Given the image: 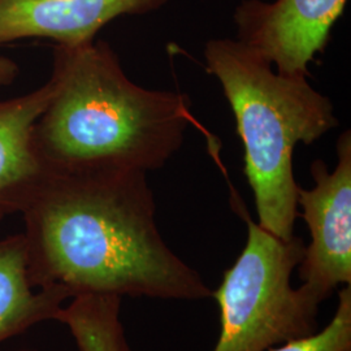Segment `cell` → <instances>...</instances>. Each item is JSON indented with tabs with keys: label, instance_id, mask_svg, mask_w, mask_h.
<instances>
[{
	"label": "cell",
	"instance_id": "cell-11",
	"mask_svg": "<svg viewBox=\"0 0 351 351\" xmlns=\"http://www.w3.org/2000/svg\"><path fill=\"white\" fill-rule=\"evenodd\" d=\"M268 351H351V285L339 290L336 313L323 330Z\"/></svg>",
	"mask_w": 351,
	"mask_h": 351
},
{
	"label": "cell",
	"instance_id": "cell-10",
	"mask_svg": "<svg viewBox=\"0 0 351 351\" xmlns=\"http://www.w3.org/2000/svg\"><path fill=\"white\" fill-rule=\"evenodd\" d=\"M123 298L85 295L72 300L56 322L68 326L78 351H132L121 322Z\"/></svg>",
	"mask_w": 351,
	"mask_h": 351
},
{
	"label": "cell",
	"instance_id": "cell-7",
	"mask_svg": "<svg viewBox=\"0 0 351 351\" xmlns=\"http://www.w3.org/2000/svg\"><path fill=\"white\" fill-rule=\"evenodd\" d=\"M168 0H0V46L42 38L60 46L95 40L111 21L158 11Z\"/></svg>",
	"mask_w": 351,
	"mask_h": 351
},
{
	"label": "cell",
	"instance_id": "cell-14",
	"mask_svg": "<svg viewBox=\"0 0 351 351\" xmlns=\"http://www.w3.org/2000/svg\"><path fill=\"white\" fill-rule=\"evenodd\" d=\"M19 351H36V350H19Z\"/></svg>",
	"mask_w": 351,
	"mask_h": 351
},
{
	"label": "cell",
	"instance_id": "cell-3",
	"mask_svg": "<svg viewBox=\"0 0 351 351\" xmlns=\"http://www.w3.org/2000/svg\"><path fill=\"white\" fill-rule=\"evenodd\" d=\"M204 59L236 119L258 224L289 241L300 216L294 150L298 143L311 145L339 125L335 107L306 77L277 73L239 39L208 40Z\"/></svg>",
	"mask_w": 351,
	"mask_h": 351
},
{
	"label": "cell",
	"instance_id": "cell-4",
	"mask_svg": "<svg viewBox=\"0 0 351 351\" xmlns=\"http://www.w3.org/2000/svg\"><path fill=\"white\" fill-rule=\"evenodd\" d=\"M246 221V245L213 293L221 326L213 351H268L317 332L322 302L304 285L291 287L302 239H278Z\"/></svg>",
	"mask_w": 351,
	"mask_h": 351
},
{
	"label": "cell",
	"instance_id": "cell-2",
	"mask_svg": "<svg viewBox=\"0 0 351 351\" xmlns=\"http://www.w3.org/2000/svg\"><path fill=\"white\" fill-rule=\"evenodd\" d=\"M52 95L32 130L45 171L120 168L150 172L182 146L188 97L142 88L104 40L53 49Z\"/></svg>",
	"mask_w": 351,
	"mask_h": 351
},
{
	"label": "cell",
	"instance_id": "cell-9",
	"mask_svg": "<svg viewBox=\"0 0 351 351\" xmlns=\"http://www.w3.org/2000/svg\"><path fill=\"white\" fill-rule=\"evenodd\" d=\"M66 300L59 290L32 284L24 233L0 239V345L39 323L56 320Z\"/></svg>",
	"mask_w": 351,
	"mask_h": 351
},
{
	"label": "cell",
	"instance_id": "cell-1",
	"mask_svg": "<svg viewBox=\"0 0 351 351\" xmlns=\"http://www.w3.org/2000/svg\"><path fill=\"white\" fill-rule=\"evenodd\" d=\"M146 175L120 168L46 171L20 213L32 284L68 300L213 298L201 275L162 237Z\"/></svg>",
	"mask_w": 351,
	"mask_h": 351
},
{
	"label": "cell",
	"instance_id": "cell-8",
	"mask_svg": "<svg viewBox=\"0 0 351 351\" xmlns=\"http://www.w3.org/2000/svg\"><path fill=\"white\" fill-rule=\"evenodd\" d=\"M52 95L50 80L34 91L0 101V211L21 213L46 171L32 143V130Z\"/></svg>",
	"mask_w": 351,
	"mask_h": 351
},
{
	"label": "cell",
	"instance_id": "cell-5",
	"mask_svg": "<svg viewBox=\"0 0 351 351\" xmlns=\"http://www.w3.org/2000/svg\"><path fill=\"white\" fill-rule=\"evenodd\" d=\"M337 165L330 172L323 160L311 164L315 185L298 190L300 216L310 229L298 271L302 285L326 301L339 285H351V133L337 141Z\"/></svg>",
	"mask_w": 351,
	"mask_h": 351
},
{
	"label": "cell",
	"instance_id": "cell-13",
	"mask_svg": "<svg viewBox=\"0 0 351 351\" xmlns=\"http://www.w3.org/2000/svg\"><path fill=\"white\" fill-rule=\"evenodd\" d=\"M4 216H5V215H4V213H3V211H0V220H1V219H3Z\"/></svg>",
	"mask_w": 351,
	"mask_h": 351
},
{
	"label": "cell",
	"instance_id": "cell-12",
	"mask_svg": "<svg viewBox=\"0 0 351 351\" xmlns=\"http://www.w3.org/2000/svg\"><path fill=\"white\" fill-rule=\"evenodd\" d=\"M19 73V65L8 58H0V86L11 85Z\"/></svg>",
	"mask_w": 351,
	"mask_h": 351
},
{
	"label": "cell",
	"instance_id": "cell-6",
	"mask_svg": "<svg viewBox=\"0 0 351 351\" xmlns=\"http://www.w3.org/2000/svg\"><path fill=\"white\" fill-rule=\"evenodd\" d=\"M348 0H242L233 21L237 39L277 73L308 75V65L326 50L330 30Z\"/></svg>",
	"mask_w": 351,
	"mask_h": 351
}]
</instances>
